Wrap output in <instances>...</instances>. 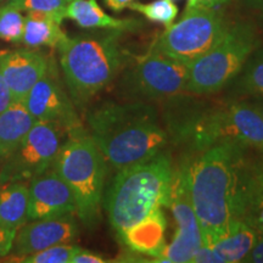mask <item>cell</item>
Masks as SVG:
<instances>
[{"label":"cell","mask_w":263,"mask_h":263,"mask_svg":"<svg viewBox=\"0 0 263 263\" xmlns=\"http://www.w3.org/2000/svg\"><path fill=\"white\" fill-rule=\"evenodd\" d=\"M248 147L226 141L188 163V189L201 229L202 246L221 239L230 223L242 219L250 171Z\"/></svg>","instance_id":"cell-1"},{"label":"cell","mask_w":263,"mask_h":263,"mask_svg":"<svg viewBox=\"0 0 263 263\" xmlns=\"http://www.w3.org/2000/svg\"><path fill=\"white\" fill-rule=\"evenodd\" d=\"M90 136L115 170L153 159L162 153L167 134L156 111L143 103H108L88 115Z\"/></svg>","instance_id":"cell-2"},{"label":"cell","mask_w":263,"mask_h":263,"mask_svg":"<svg viewBox=\"0 0 263 263\" xmlns=\"http://www.w3.org/2000/svg\"><path fill=\"white\" fill-rule=\"evenodd\" d=\"M172 177V161L163 153L118 171L103 197L112 228L122 232L166 206Z\"/></svg>","instance_id":"cell-3"},{"label":"cell","mask_w":263,"mask_h":263,"mask_svg":"<svg viewBox=\"0 0 263 263\" xmlns=\"http://www.w3.org/2000/svg\"><path fill=\"white\" fill-rule=\"evenodd\" d=\"M121 31L67 37L59 45L66 85L76 104H87L107 87L123 65Z\"/></svg>","instance_id":"cell-4"},{"label":"cell","mask_w":263,"mask_h":263,"mask_svg":"<svg viewBox=\"0 0 263 263\" xmlns=\"http://www.w3.org/2000/svg\"><path fill=\"white\" fill-rule=\"evenodd\" d=\"M51 168L67 184L76 202V215L87 228L100 219L107 161L91 136L83 129L70 134L62 144Z\"/></svg>","instance_id":"cell-5"},{"label":"cell","mask_w":263,"mask_h":263,"mask_svg":"<svg viewBox=\"0 0 263 263\" xmlns=\"http://www.w3.org/2000/svg\"><path fill=\"white\" fill-rule=\"evenodd\" d=\"M255 47L256 34L251 26H229L211 49L188 64L186 91L212 94L221 90L241 72Z\"/></svg>","instance_id":"cell-6"},{"label":"cell","mask_w":263,"mask_h":263,"mask_svg":"<svg viewBox=\"0 0 263 263\" xmlns=\"http://www.w3.org/2000/svg\"><path fill=\"white\" fill-rule=\"evenodd\" d=\"M180 134L200 151L226 141L259 149L263 146V120L251 104H233L193 118Z\"/></svg>","instance_id":"cell-7"},{"label":"cell","mask_w":263,"mask_h":263,"mask_svg":"<svg viewBox=\"0 0 263 263\" xmlns=\"http://www.w3.org/2000/svg\"><path fill=\"white\" fill-rule=\"evenodd\" d=\"M228 27L224 16L217 9L185 8L182 18L166 27L153 48L188 65L211 49Z\"/></svg>","instance_id":"cell-8"},{"label":"cell","mask_w":263,"mask_h":263,"mask_svg":"<svg viewBox=\"0 0 263 263\" xmlns=\"http://www.w3.org/2000/svg\"><path fill=\"white\" fill-rule=\"evenodd\" d=\"M68 133L60 124L35 122L20 145L2 162L0 186L31 179L50 170L60 150L62 134Z\"/></svg>","instance_id":"cell-9"},{"label":"cell","mask_w":263,"mask_h":263,"mask_svg":"<svg viewBox=\"0 0 263 263\" xmlns=\"http://www.w3.org/2000/svg\"><path fill=\"white\" fill-rule=\"evenodd\" d=\"M188 65L151 48L128 72L124 85L130 93L145 99H160L186 91Z\"/></svg>","instance_id":"cell-10"},{"label":"cell","mask_w":263,"mask_h":263,"mask_svg":"<svg viewBox=\"0 0 263 263\" xmlns=\"http://www.w3.org/2000/svg\"><path fill=\"white\" fill-rule=\"evenodd\" d=\"M166 206L172 211L176 233L170 245H166L159 262H192L194 255L202 246L201 229L194 211L188 189V163L174 172Z\"/></svg>","instance_id":"cell-11"},{"label":"cell","mask_w":263,"mask_h":263,"mask_svg":"<svg viewBox=\"0 0 263 263\" xmlns=\"http://www.w3.org/2000/svg\"><path fill=\"white\" fill-rule=\"evenodd\" d=\"M24 104L35 122L60 124L68 134L83 129L73 104L62 88L52 62L49 65L45 74L26 95Z\"/></svg>","instance_id":"cell-12"},{"label":"cell","mask_w":263,"mask_h":263,"mask_svg":"<svg viewBox=\"0 0 263 263\" xmlns=\"http://www.w3.org/2000/svg\"><path fill=\"white\" fill-rule=\"evenodd\" d=\"M77 235L78 226L73 215L35 219L17 229L11 252L21 258L50 246L72 242Z\"/></svg>","instance_id":"cell-13"},{"label":"cell","mask_w":263,"mask_h":263,"mask_svg":"<svg viewBox=\"0 0 263 263\" xmlns=\"http://www.w3.org/2000/svg\"><path fill=\"white\" fill-rule=\"evenodd\" d=\"M28 192V221L76 213L70 188L52 168L31 179Z\"/></svg>","instance_id":"cell-14"},{"label":"cell","mask_w":263,"mask_h":263,"mask_svg":"<svg viewBox=\"0 0 263 263\" xmlns=\"http://www.w3.org/2000/svg\"><path fill=\"white\" fill-rule=\"evenodd\" d=\"M49 65V59L32 48L0 51V72L14 101L25 100L33 85L45 74Z\"/></svg>","instance_id":"cell-15"},{"label":"cell","mask_w":263,"mask_h":263,"mask_svg":"<svg viewBox=\"0 0 263 263\" xmlns=\"http://www.w3.org/2000/svg\"><path fill=\"white\" fill-rule=\"evenodd\" d=\"M166 227V217L162 210L157 209L137 224L117 234L121 241L130 251L151 256L156 258L153 262H159L166 249V242H164Z\"/></svg>","instance_id":"cell-16"},{"label":"cell","mask_w":263,"mask_h":263,"mask_svg":"<svg viewBox=\"0 0 263 263\" xmlns=\"http://www.w3.org/2000/svg\"><path fill=\"white\" fill-rule=\"evenodd\" d=\"M258 234L248 222L235 219L230 223L226 234L209 248L212 250L217 263L242 262L254 248Z\"/></svg>","instance_id":"cell-17"},{"label":"cell","mask_w":263,"mask_h":263,"mask_svg":"<svg viewBox=\"0 0 263 263\" xmlns=\"http://www.w3.org/2000/svg\"><path fill=\"white\" fill-rule=\"evenodd\" d=\"M65 18L74 21L82 28L129 31L138 27L140 21L134 18H116L107 15L98 0H72L65 9Z\"/></svg>","instance_id":"cell-18"},{"label":"cell","mask_w":263,"mask_h":263,"mask_svg":"<svg viewBox=\"0 0 263 263\" xmlns=\"http://www.w3.org/2000/svg\"><path fill=\"white\" fill-rule=\"evenodd\" d=\"M34 123L24 101H14L0 114V162L20 145Z\"/></svg>","instance_id":"cell-19"},{"label":"cell","mask_w":263,"mask_h":263,"mask_svg":"<svg viewBox=\"0 0 263 263\" xmlns=\"http://www.w3.org/2000/svg\"><path fill=\"white\" fill-rule=\"evenodd\" d=\"M58 17L43 12H27L21 44L27 48H58L67 38Z\"/></svg>","instance_id":"cell-20"},{"label":"cell","mask_w":263,"mask_h":263,"mask_svg":"<svg viewBox=\"0 0 263 263\" xmlns=\"http://www.w3.org/2000/svg\"><path fill=\"white\" fill-rule=\"evenodd\" d=\"M28 200L27 183L15 182L0 186V226L16 233L28 222Z\"/></svg>","instance_id":"cell-21"},{"label":"cell","mask_w":263,"mask_h":263,"mask_svg":"<svg viewBox=\"0 0 263 263\" xmlns=\"http://www.w3.org/2000/svg\"><path fill=\"white\" fill-rule=\"evenodd\" d=\"M242 221L248 222L258 233L263 234V170L257 160H250Z\"/></svg>","instance_id":"cell-22"},{"label":"cell","mask_w":263,"mask_h":263,"mask_svg":"<svg viewBox=\"0 0 263 263\" xmlns=\"http://www.w3.org/2000/svg\"><path fill=\"white\" fill-rule=\"evenodd\" d=\"M25 28V16L10 3L0 6V39L8 43H21Z\"/></svg>","instance_id":"cell-23"},{"label":"cell","mask_w":263,"mask_h":263,"mask_svg":"<svg viewBox=\"0 0 263 263\" xmlns=\"http://www.w3.org/2000/svg\"><path fill=\"white\" fill-rule=\"evenodd\" d=\"M128 8L144 15L149 21L162 24L166 27L172 25L178 15V8L173 0H155L146 4L133 2Z\"/></svg>","instance_id":"cell-24"},{"label":"cell","mask_w":263,"mask_h":263,"mask_svg":"<svg viewBox=\"0 0 263 263\" xmlns=\"http://www.w3.org/2000/svg\"><path fill=\"white\" fill-rule=\"evenodd\" d=\"M239 80V88L245 94L263 98V50L246 61Z\"/></svg>","instance_id":"cell-25"},{"label":"cell","mask_w":263,"mask_h":263,"mask_svg":"<svg viewBox=\"0 0 263 263\" xmlns=\"http://www.w3.org/2000/svg\"><path fill=\"white\" fill-rule=\"evenodd\" d=\"M81 248L71 244H58L34 254L24 256L20 261L24 263H70L71 258Z\"/></svg>","instance_id":"cell-26"},{"label":"cell","mask_w":263,"mask_h":263,"mask_svg":"<svg viewBox=\"0 0 263 263\" xmlns=\"http://www.w3.org/2000/svg\"><path fill=\"white\" fill-rule=\"evenodd\" d=\"M10 4L25 12H43L65 20V9L71 0H10Z\"/></svg>","instance_id":"cell-27"},{"label":"cell","mask_w":263,"mask_h":263,"mask_svg":"<svg viewBox=\"0 0 263 263\" xmlns=\"http://www.w3.org/2000/svg\"><path fill=\"white\" fill-rule=\"evenodd\" d=\"M110 262L108 259H105L104 256L100 254H95L93 251L80 249L71 258L70 263H106Z\"/></svg>","instance_id":"cell-28"},{"label":"cell","mask_w":263,"mask_h":263,"mask_svg":"<svg viewBox=\"0 0 263 263\" xmlns=\"http://www.w3.org/2000/svg\"><path fill=\"white\" fill-rule=\"evenodd\" d=\"M15 234L16 233L10 232V230L5 229L4 227L0 226V258L5 257V256H8L11 252Z\"/></svg>","instance_id":"cell-29"},{"label":"cell","mask_w":263,"mask_h":263,"mask_svg":"<svg viewBox=\"0 0 263 263\" xmlns=\"http://www.w3.org/2000/svg\"><path fill=\"white\" fill-rule=\"evenodd\" d=\"M242 262L263 263V234H261V233L257 236L254 248L251 249V251L249 252Z\"/></svg>","instance_id":"cell-30"},{"label":"cell","mask_w":263,"mask_h":263,"mask_svg":"<svg viewBox=\"0 0 263 263\" xmlns=\"http://www.w3.org/2000/svg\"><path fill=\"white\" fill-rule=\"evenodd\" d=\"M12 103H14L12 94L10 91L8 83H6L4 77H3L2 72H0V114L6 110Z\"/></svg>","instance_id":"cell-31"},{"label":"cell","mask_w":263,"mask_h":263,"mask_svg":"<svg viewBox=\"0 0 263 263\" xmlns=\"http://www.w3.org/2000/svg\"><path fill=\"white\" fill-rule=\"evenodd\" d=\"M134 0H104L105 5L115 12H121L122 10L128 8Z\"/></svg>","instance_id":"cell-32"},{"label":"cell","mask_w":263,"mask_h":263,"mask_svg":"<svg viewBox=\"0 0 263 263\" xmlns=\"http://www.w3.org/2000/svg\"><path fill=\"white\" fill-rule=\"evenodd\" d=\"M230 0H196L194 6H199V8L203 9H218L223 5L228 4Z\"/></svg>","instance_id":"cell-33"},{"label":"cell","mask_w":263,"mask_h":263,"mask_svg":"<svg viewBox=\"0 0 263 263\" xmlns=\"http://www.w3.org/2000/svg\"><path fill=\"white\" fill-rule=\"evenodd\" d=\"M250 104H251V106L257 111V114L262 117L263 120V99H259V100H256L254 103H250Z\"/></svg>","instance_id":"cell-34"},{"label":"cell","mask_w":263,"mask_h":263,"mask_svg":"<svg viewBox=\"0 0 263 263\" xmlns=\"http://www.w3.org/2000/svg\"><path fill=\"white\" fill-rule=\"evenodd\" d=\"M249 3H251L255 8H257L263 11V0H248Z\"/></svg>","instance_id":"cell-35"},{"label":"cell","mask_w":263,"mask_h":263,"mask_svg":"<svg viewBox=\"0 0 263 263\" xmlns=\"http://www.w3.org/2000/svg\"><path fill=\"white\" fill-rule=\"evenodd\" d=\"M258 153V159H257V162L259 166H261V168L263 170V146L259 147V149H256Z\"/></svg>","instance_id":"cell-36"},{"label":"cell","mask_w":263,"mask_h":263,"mask_svg":"<svg viewBox=\"0 0 263 263\" xmlns=\"http://www.w3.org/2000/svg\"><path fill=\"white\" fill-rule=\"evenodd\" d=\"M9 2H10V0H0V6L6 4V3H9Z\"/></svg>","instance_id":"cell-37"},{"label":"cell","mask_w":263,"mask_h":263,"mask_svg":"<svg viewBox=\"0 0 263 263\" xmlns=\"http://www.w3.org/2000/svg\"><path fill=\"white\" fill-rule=\"evenodd\" d=\"M71 2H72V0H71Z\"/></svg>","instance_id":"cell-38"}]
</instances>
